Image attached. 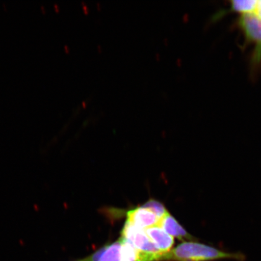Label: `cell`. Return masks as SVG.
<instances>
[{"label": "cell", "mask_w": 261, "mask_h": 261, "mask_svg": "<svg viewBox=\"0 0 261 261\" xmlns=\"http://www.w3.org/2000/svg\"><path fill=\"white\" fill-rule=\"evenodd\" d=\"M121 261H142V253L122 238Z\"/></svg>", "instance_id": "obj_7"}, {"label": "cell", "mask_w": 261, "mask_h": 261, "mask_svg": "<svg viewBox=\"0 0 261 261\" xmlns=\"http://www.w3.org/2000/svg\"><path fill=\"white\" fill-rule=\"evenodd\" d=\"M122 240L132 244L140 252L149 254L165 253L161 252L147 236L145 230L126 221L122 231Z\"/></svg>", "instance_id": "obj_2"}, {"label": "cell", "mask_w": 261, "mask_h": 261, "mask_svg": "<svg viewBox=\"0 0 261 261\" xmlns=\"http://www.w3.org/2000/svg\"><path fill=\"white\" fill-rule=\"evenodd\" d=\"M145 233L156 247L163 253L171 250L174 244V238L163 230L161 227L155 226L146 228Z\"/></svg>", "instance_id": "obj_6"}, {"label": "cell", "mask_w": 261, "mask_h": 261, "mask_svg": "<svg viewBox=\"0 0 261 261\" xmlns=\"http://www.w3.org/2000/svg\"><path fill=\"white\" fill-rule=\"evenodd\" d=\"M122 241L119 240L107 247L99 261H121Z\"/></svg>", "instance_id": "obj_9"}, {"label": "cell", "mask_w": 261, "mask_h": 261, "mask_svg": "<svg viewBox=\"0 0 261 261\" xmlns=\"http://www.w3.org/2000/svg\"><path fill=\"white\" fill-rule=\"evenodd\" d=\"M126 216V221L141 229L155 226L159 220L151 211L143 207L128 211Z\"/></svg>", "instance_id": "obj_4"}, {"label": "cell", "mask_w": 261, "mask_h": 261, "mask_svg": "<svg viewBox=\"0 0 261 261\" xmlns=\"http://www.w3.org/2000/svg\"><path fill=\"white\" fill-rule=\"evenodd\" d=\"M142 207L151 211L159 218V219H161L168 212L164 205L160 202L154 200H150L146 202L145 204L142 205Z\"/></svg>", "instance_id": "obj_10"}, {"label": "cell", "mask_w": 261, "mask_h": 261, "mask_svg": "<svg viewBox=\"0 0 261 261\" xmlns=\"http://www.w3.org/2000/svg\"><path fill=\"white\" fill-rule=\"evenodd\" d=\"M255 13L261 18V0L257 2V8Z\"/></svg>", "instance_id": "obj_11"}, {"label": "cell", "mask_w": 261, "mask_h": 261, "mask_svg": "<svg viewBox=\"0 0 261 261\" xmlns=\"http://www.w3.org/2000/svg\"><path fill=\"white\" fill-rule=\"evenodd\" d=\"M256 0H234L231 3V10L232 11L241 13L243 14L255 12L257 8Z\"/></svg>", "instance_id": "obj_8"}, {"label": "cell", "mask_w": 261, "mask_h": 261, "mask_svg": "<svg viewBox=\"0 0 261 261\" xmlns=\"http://www.w3.org/2000/svg\"><path fill=\"white\" fill-rule=\"evenodd\" d=\"M156 225L161 227L169 236L177 238L179 240H188L189 241L197 240V238L188 233L184 227H182L178 223V222L169 214V212L162 217L161 219H159Z\"/></svg>", "instance_id": "obj_5"}, {"label": "cell", "mask_w": 261, "mask_h": 261, "mask_svg": "<svg viewBox=\"0 0 261 261\" xmlns=\"http://www.w3.org/2000/svg\"><path fill=\"white\" fill-rule=\"evenodd\" d=\"M241 252H226L214 247L195 241H185L175 249L165 253L163 260L214 261L221 259L246 260Z\"/></svg>", "instance_id": "obj_1"}, {"label": "cell", "mask_w": 261, "mask_h": 261, "mask_svg": "<svg viewBox=\"0 0 261 261\" xmlns=\"http://www.w3.org/2000/svg\"><path fill=\"white\" fill-rule=\"evenodd\" d=\"M239 25L248 41L256 45V57L261 56V18L255 12L243 14Z\"/></svg>", "instance_id": "obj_3"}]
</instances>
